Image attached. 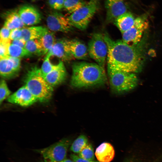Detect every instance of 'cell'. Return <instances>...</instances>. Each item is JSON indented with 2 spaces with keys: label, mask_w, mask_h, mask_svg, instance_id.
Returning a JSON list of instances; mask_svg holds the SVG:
<instances>
[{
  "label": "cell",
  "mask_w": 162,
  "mask_h": 162,
  "mask_svg": "<svg viewBox=\"0 0 162 162\" xmlns=\"http://www.w3.org/2000/svg\"><path fill=\"white\" fill-rule=\"evenodd\" d=\"M100 0H90L84 6L73 12L68 17L72 26L81 30L86 29L98 10Z\"/></svg>",
  "instance_id": "obj_5"
},
{
  "label": "cell",
  "mask_w": 162,
  "mask_h": 162,
  "mask_svg": "<svg viewBox=\"0 0 162 162\" xmlns=\"http://www.w3.org/2000/svg\"><path fill=\"white\" fill-rule=\"evenodd\" d=\"M79 156L83 159L93 160L94 155L93 147L90 144L88 143L79 153Z\"/></svg>",
  "instance_id": "obj_27"
},
{
  "label": "cell",
  "mask_w": 162,
  "mask_h": 162,
  "mask_svg": "<svg viewBox=\"0 0 162 162\" xmlns=\"http://www.w3.org/2000/svg\"><path fill=\"white\" fill-rule=\"evenodd\" d=\"M87 3L84 0H64V8L69 13L72 14Z\"/></svg>",
  "instance_id": "obj_25"
},
{
  "label": "cell",
  "mask_w": 162,
  "mask_h": 162,
  "mask_svg": "<svg viewBox=\"0 0 162 162\" xmlns=\"http://www.w3.org/2000/svg\"><path fill=\"white\" fill-rule=\"evenodd\" d=\"M67 76V71L63 62L62 61L57 64L53 70L44 76L46 81L53 87L63 82Z\"/></svg>",
  "instance_id": "obj_14"
},
{
  "label": "cell",
  "mask_w": 162,
  "mask_h": 162,
  "mask_svg": "<svg viewBox=\"0 0 162 162\" xmlns=\"http://www.w3.org/2000/svg\"><path fill=\"white\" fill-rule=\"evenodd\" d=\"M148 26V21L144 16L136 18L132 27L122 33V40L130 46H135L140 41Z\"/></svg>",
  "instance_id": "obj_8"
},
{
  "label": "cell",
  "mask_w": 162,
  "mask_h": 162,
  "mask_svg": "<svg viewBox=\"0 0 162 162\" xmlns=\"http://www.w3.org/2000/svg\"><path fill=\"white\" fill-rule=\"evenodd\" d=\"M125 162H140L139 161H138V160H128L127 161H125Z\"/></svg>",
  "instance_id": "obj_37"
},
{
  "label": "cell",
  "mask_w": 162,
  "mask_h": 162,
  "mask_svg": "<svg viewBox=\"0 0 162 162\" xmlns=\"http://www.w3.org/2000/svg\"><path fill=\"white\" fill-rule=\"evenodd\" d=\"M11 92L9 89L5 81L1 79L0 82V104L5 99L10 95Z\"/></svg>",
  "instance_id": "obj_28"
},
{
  "label": "cell",
  "mask_w": 162,
  "mask_h": 162,
  "mask_svg": "<svg viewBox=\"0 0 162 162\" xmlns=\"http://www.w3.org/2000/svg\"><path fill=\"white\" fill-rule=\"evenodd\" d=\"M25 85L32 94L41 102H46L52 97L53 87L45 80L40 68L34 66L28 70L24 78Z\"/></svg>",
  "instance_id": "obj_3"
},
{
  "label": "cell",
  "mask_w": 162,
  "mask_h": 162,
  "mask_svg": "<svg viewBox=\"0 0 162 162\" xmlns=\"http://www.w3.org/2000/svg\"><path fill=\"white\" fill-rule=\"evenodd\" d=\"M47 28L42 26H33L21 29L20 38L26 42L28 40L39 39Z\"/></svg>",
  "instance_id": "obj_18"
},
{
  "label": "cell",
  "mask_w": 162,
  "mask_h": 162,
  "mask_svg": "<svg viewBox=\"0 0 162 162\" xmlns=\"http://www.w3.org/2000/svg\"><path fill=\"white\" fill-rule=\"evenodd\" d=\"M110 88L117 94L129 92L137 86L138 80L134 73L107 68Z\"/></svg>",
  "instance_id": "obj_4"
},
{
  "label": "cell",
  "mask_w": 162,
  "mask_h": 162,
  "mask_svg": "<svg viewBox=\"0 0 162 162\" xmlns=\"http://www.w3.org/2000/svg\"><path fill=\"white\" fill-rule=\"evenodd\" d=\"M70 50L74 58L86 59L88 55V47L81 41L76 39L69 40Z\"/></svg>",
  "instance_id": "obj_15"
},
{
  "label": "cell",
  "mask_w": 162,
  "mask_h": 162,
  "mask_svg": "<svg viewBox=\"0 0 162 162\" xmlns=\"http://www.w3.org/2000/svg\"><path fill=\"white\" fill-rule=\"evenodd\" d=\"M48 4L52 9L59 10L64 8V0H48Z\"/></svg>",
  "instance_id": "obj_30"
},
{
  "label": "cell",
  "mask_w": 162,
  "mask_h": 162,
  "mask_svg": "<svg viewBox=\"0 0 162 162\" xmlns=\"http://www.w3.org/2000/svg\"><path fill=\"white\" fill-rule=\"evenodd\" d=\"M107 23L113 22L119 16L127 12L124 0H105Z\"/></svg>",
  "instance_id": "obj_11"
},
{
  "label": "cell",
  "mask_w": 162,
  "mask_h": 162,
  "mask_svg": "<svg viewBox=\"0 0 162 162\" xmlns=\"http://www.w3.org/2000/svg\"><path fill=\"white\" fill-rule=\"evenodd\" d=\"M11 44V40L0 39V58H8L9 56V48Z\"/></svg>",
  "instance_id": "obj_29"
},
{
  "label": "cell",
  "mask_w": 162,
  "mask_h": 162,
  "mask_svg": "<svg viewBox=\"0 0 162 162\" xmlns=\"http://www.w3.org/2000/svg\"><path fill=\"white\" fill-rule=\"evenodd\" d=\"M25 49L32 56H39L45 55L39 39L32 40L26 41Z\"/></svg>",
  "instance_id": "obj_21"
},
{
  "label": "cell",
  "mask_w": 162,
  "mask_h": 162,
  "mask_svg": "<svg viewBox=\"0 0 162 162\" xmlns=\"http://www.w3.org/2000/svg\"><path fill=\"white\" fill-rule=\"evenodd\" d=\"M10 32L11 30L3 26L0 31V39L7 40L9 39Z\"/></svg>",
  "instance_id": "obj_32"
},
{
  "label": "cell",
  "mask_w": 162,
  "mask_h": 162,
  "mask_svg": "<svg viewBox=\"0 0 162 162\" xmlns=\"http://www.w3.org/2000/svg\"><path fill=\"white\" fill-rule=\"evenodd\" d=\"M71 159L74 162H99L95 160H85L80 157L74 154H71L70 155Z\"/></svg>",
  "instance_id": "obj_34"
},
{
  "label": "cell",
  "mask_w": 162,
  "mask_h": 162,
  "mask_svg": "<svg viewBox=\"0 0 162 162\" xmlns=\"http://www.w3.org/2000/svg\"><path fill=\"white\" fill-rule=\"evenodd\" d=\"M51 56L50 53L48 52L40 68L42 74L44 76L51 71L56 66L57 64H53L51 62L50 58Z\"/></svg>",
  "instance_id": "obj_26"
},
{
  "label": "cell",
  "mask_w": 162,
  "mask_h": 162,
  "mask_svg": "<svg viewBox=\"0 0 162 162\" xmlns=\"http://www.w3.org/2000/svg\"><path fill=\"white\" fill-rule=\"evenodd\" d=\"M22 28H16L11 30L9 38L14 40L20 38L22 35Z\"/></svg>",
  "instance_id": "obj_31"
},
{
  "label": "cell",
  "mask_w": 162,
  "mask_h": 162,
  "mask_svg": "<svg viewBox=\"0 0 162 162\" xmlns=\"http://www.w3.org/2000/svg\"><path fill=\"white\" fill-rule=\"evenodd\" d=\"M59 162H74V161L72 159H65Z\"/></svg>",
  "instance_id": "obj_36"
},
{
  "label": "cell",
  "mask_w": 162,
  "mask_h": 162,
  "mask_svg": "<svg viewBox=\"0 0 162 162\" xmlns=\"http://www.w3.org/2000/svg\"><path fill=\"white\" fill-rule=\"evenodd\" d=\"M33 1H36V0H32Z\"/></svg>",
  "instance_id": "obj_38"
},
{
  "label": "cell",
  "mask_w": 162,
  "mask_h": 162,
  "mask_svg": "<svg viewBox=\"0 0 162 162\" xmlns=\"http://www.w3.org/2000/svg\"><path fill=\"white\" fill-rule=\"evenodd\" d=\"M19 16L25 26H32L39 23L41 16L38 10L30 5L21 7L18 11Z\"/></svg>",
  "instance_id": "obj_13"
},
{
  "label": "cell",
  "mask_w": 162,
  "mask_h": 162,
  "mask_svg": "<svg viewBox=\"0 0 162 162\" xmlns=\"http://www.w3.org/2000/svg\"><path fill=\"white\" fill-rule=\"evenodd\" d=\"M51 56H54L62 61H70L74 59L70 52L69 40L65 38L58 39L48 52Z\"/></svg>",
  "instance_id": "obj_12"
},
{
  "label": "cell",
  "mask_w": 162,
  "mask_h": 162,
  "mask_svg": "<svg viewBox=\"0 0 162 162\" xmlns=\"http://www.w3.org/2000/svg\"><path fill=\"white\" fill-rule=\"evenodd\" d=\"M71 143L70 140L64 138L47 147L35 151L42 155L45 162H59L65 159Z\"/></svg>",
  "instance_id": "obj_7"
},
{
  "label": "cell",
  "mask_w": 162,
  "mask_h": 162,
  "mask_svg": "<svg viewBox=\"0 0 162 162\" xmlns=\"http://www.w3.org/2000/svg\"><path fill=\"white\" fill-rule=\"evenodd\" d=\"M115 151L112 146L110 143L104 142L96 149V157L100 162H110L113 158Z\"/></svg>",
  "instance_id": "obj_16"
},
{
  "label": "cell",
  "mask_w": 162,
  "mask_h": 162,
  "mask_svg": "<svg viewBox=\"0 0 162 162\" xmlns=\"http://www.w3.org/2000/svg\"><path fill=\"white\" fill-rule=\"evenodd\" d=\"M72 71L70 84L74 88L103 85L107 82L104 68L97 63L76 62L72 65Z\"/></svg>",
  "instance_id": "obj_2"
},
{
  "label": "cell",
  "mask_w": 162,
  "mask_h": 162,
  "mask_svg": "<svg viewBox=\"0 0 162 162\" xmlns=\"http://www.w3.org/2000/svg\"><path fill=\"white\" fill-rule=\"evenodd\" d=\"M26 42L21 38L12 40L11 44L19 46L22 48H25Z\"/></svg>",
  "instance_id": "obj_35"
},
{
  "label": "cell",
  "mask_w": 162,
  "mask_h": 162,
  "mask_svg": "<svg viewBox=\"0 0 162 162\" xmlns=\"http://www.w3.org/2000/svg\"><path fill=\"white\" fill-rule=\"evenodd\" d=\"M46 23L48 28L53 32L67 33L71 30L72 27L68 18L57 12H52L48 15Z\"/></svg>",
  "instance_id": "obj_9"
},
{
  "label": "cell",
  "mask_w": 162,
  "mask_h": 162,
  "mask_svg": "<svg viewBox=\"0 0 162 162\" xmlns=\"http://www.w3.org/2000/svg\"><path fill=\"white\" fill-rule=\"evenodd\" d=\"M104 36L108 47L107 68L134 73L140 71L142 58L135 46L115 40L106 33Z\"/></svg>",
  "instance_id": "obj_1"
},
{
  "label": "cell",
  "mask_w": 162,
  "mask_h": 162,
  "mask_svg": "<svg viewBox=\"0 0 162 162\" xmlns=\"http://www.w3.org/2000/svg\"><path fill=\"white\" fill-rule=\"evenodd\" d=\"M88 143L87 137L81 134L73 142L70 147V150L75 153H79Z\"/></svg>",
  "instance_id": "obj_24"
},
{
  "label": "cell",
  "mask_w": 162,
  "mask_h": 162,
  "mask_svg": "<svg viewBox=\"0 0 162 162\" xmlns=\"http://www.w3.org/2000/svg\"><path fill=\"white\" fill-rule=\"evenodd\" d=\"M9 58L13 63L14 69L19 73L21 68L20 58L10 56Z\"/></svg>",
  "instance_id": "obj_33"
},
{
  "label": "cell",
  "mask_w": 162,
  "mask_h": 162,
  "mask_svg": "<svg viewBox=\"0 0 162 162\" xmlns=\"http://www.w3.org/2000/svg\"><path fill=\"white\" fill-rule=\"evenodd\" d=\"M4 26L10 30L22 28L25 25L22 22L18 12L14 10L7 12L4 15Z\"/></svg>",
  "instance_id": "obj_17"
},
{
  "label": "cell",
  "mask_w": 162,
  "mask_h": 162,
  "mask_svg": "<svg viewBox=\"0 0 162 162\" xmlns=\"http://www.w3.org/2000/svg\"><path fill=\"white\" fill-rule=\"evenodd\" d=\"M88 55L96 63L104 68L108 53V47L104 35L94 33L88 45Z\"/></svg>",
  "instance_id": "obj_6"
},
{
  "label": "cell",
  "mask_w": 162,
  "mask_h": 162,
  "mask_svg": "<svg viewBox=\"0 0 162 162\" xmlns=\"http://www.w3.org/2000/svg\"><path fill=\"white\" fill-rule=\"evenodd\" d=\"M18 73L14 69L13 63L9 57L0 58V74L3 79H10L16 76Z\"/></svg>",
  "instance_id": "obj_19"
},
{
  "label": "cell",
  "mask_w": 162,
  "mask_h": 162,
  "mask_svg": "<svg viewBox=\"0 0 162 162\" xmlns=\"http://www.w3.org/2000/svg\"><path fill=\"white\" fill-rule=\"evenodd\" d=\"M7 101L12 104L26 107L32 105L38 100L24 85L11 94L7 98Z\"/></svg>",
  "instance_id": "obj_10"
},
{
  "label": "cell",
  "mask_w": 162,
  "mask_h": 162,
  "mask_svg": "<svg viewBox=\"0 0 162 162\" xmlns=\"http://www.w3.org/2000/svg\"><path fill=\"white\" fill-rule=\"evenodd\" d=\"M9 56L21 58H27L32 56L25 48L11 44L9 48Z\"/></svg>",
  "instance_id": "obj_23"
},
{
  "label": "cell",
  "mask_w": 162,
  "mask_h": 162,
  "mask_svg": "<svg viewBox=\"0 0 162 162\" xmlns=\"http://www.w3.org/2000/svg\"><path fill=\"white\" fill-rule=\"evenodd\" d=\"M44 49L45 54L51 49L56 40L54 33L47 30L39 39Z\"/></svg>",
  "instance_id": "obj_22"
},
{
  "label": "cell",
  "mask_w": 162,
  "mask_h": 162,
  "mask_svg": "<svg viewBox=\"0 0 162 162\" xmlns=\"http://www.w3.org/2000/svg\"><path fill=\"white\" fill-rule=\"evenodd\" d=\"M135 19L131 13L127 12L118 17L114 23L122 33L132 27Z\"/></svg>",
  "instance_id": "obj_20"
}]
</instances>
